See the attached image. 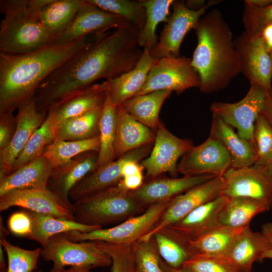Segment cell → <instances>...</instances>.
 I'll return each mask as SVG.
<instances>
[{
    "instance_id": "cell-41",
    "label": "cell",
    "mask_w": 272,
    "mask_h": 272,
    "mask_svg": "<svg viewBox=\"0 0 272 272\" xmlns=\"http://www.w3.org/2000/svg\"><path fill=\"white\" fill-rule=\"evenodd\" d=\"M0 245L7 256V272H34L37 269L42 248L25 249L12 244L4 238H0Z\"/></svg>"
},
{
    "instance_id": "cell-34",
    "label": "cell",
    "mask_w": 272,
    "mask_h": 272,
    "mask_svg": "<svg viewBox=\"0 0 272 272\" xmlns=\"http://www.w3.org/2000/svg\"><path fill=\"white\" fill-rule=\"evenodd\" d=\"M99 148V135L81 141L55 140L46 148L42 156L53 168H56L66 165L80 154L91 151L98 153Z\"/></svg>"
},
{
    "instance_id": "cell-7",
    "label": "cell",
    "mask_w": 272,
    "mask_h": 272,
    "mask_svg": "<svg viewBox=\"0 0 272 272\" xmlns=\"http://www.w3.org/2000/svg\"><path fill=\"white\" fill-rule=\"evenodd\" d=\"M41 257L53 263L52 268L66 266L92 269L111 265L110 256L92 241L75 242L63 233L51 237L42 248Z\"/></svg>"
},
{
    "instance_id": "cell-6",
    "label": "cell",
    "mask_w": 272,
    "mask_h": 272,
    "mask_svg": "<svg viewBox=\"0 0 272 272\" xmlns=\"http://www.w3.org/2000/svg\"><path fill=\"white\" fill-rule=\"evenodd\" d=\"M171 200L152 204L142 214L131 217L111 228H100L89 232L71 231L63 234L75 242L101 241L117 244L133 243L153 229Z\"/></svg>"
},
{
    "instance_id": "cell-3",
    "label": "cell",
    "mask_w": 272,
    "mask_h": 272,
    "mask_svg": "<svg viewBox=\"0 0 272 272\" xmlns=\"http://www.w3.org/2000/svg\"><path fill=\"white\" fill-rule=\"evenodd\" d=\"M197 44L191 64L200 79L199 90L212 93L227 87L241 73V61L231 29L221 12L203 15L195 29Z\"/></svg>"
},
{
    "instance_id": "cell-38",
    "label": "cell",
    "mask_w": 272,
    "mask_h": 272,
    "mask_svg": "<svg viewBox=\"0 0 272 272\" xmlns=\"http://www.w3.org/2000/svg\"><path fill=\"white\" fill-rule=\"evenodd\" d=\"M57 126L52 115L47 113L43 124L34 132L16 159L11 173L43 155L46 148L55 140Z\"/></svg>"
},
{
    "instance_id": "cell-18",
    "label": "cell",
    "mask_w": 272,
    "mask_h": 272,
    "mask_svg": "<svg viewBox=\"0 0 272 272\" xmlns=\"http://www.w3.org/2000/svg\"><path fill=\"white\" fill-rule=\"evenodd\" d=\"M46 116L37 108L35 97L18 108L14 134L9 144L0 151V180L11 173L16 159Z\"/></svg>"
},
{
    "instance_id": "cell-33",
    "label": "cell",
    "mask_w": 272,
    "mask_h": 272,
    "mask_svg": "<svg viewBox=\"0 0 272 272\" xmlns=\"http://www.w3.org/2000/svg\"><path fill=\"white\" fill-rule=\"evenodd\" d=\"M117 126V106L107 93L99 119L100 148L98 153V168L113 161L115 156V142Z\"/></svg>"
},
{
    "instance_id": "cell-56",
    "label": "cell",
    "mask_w": 272,
    "mask_h": 272,
    "mask_svg": "<svg viewBox=\"0 0 272 272\" xmlns=\"http://www.w3.org/2000/svg\"><path fill=\"white\" fill-rule=\"evenodd\" d=\"M186 7L192 10H197L204 7L203 1H187L184 3Z\"/></svg>"
},
{
    "instance_id": "cell-45",
    "label": "cell",
    "mask_w": 272,
    "mask_h": 272,
    "mask_svg": "<svg viewBox=\"0 0 272 272\" xmlns=\"http://www.w3.org/2000/svg\"><path fill=\"white\" fill-rule=\"evenodd\" d=\"M182 267L188 272H242L226 256L195 254Z\"/></svg>"
},
{
    "instance_id": "cell-50",
    "label": "cell",
    "mask_w": 272,
    "mask_h": 272,
    "mask_svg": "<svg viewBox=\"0 0 272 272\" xmlns=\"http://www.w3.org/2000/svg\"><path fill=\"white\" fill-rule=\"evenodd\" d=\"M143 167L139 164L136 161H128L123 166L121 170L122 177L135 175L143 173Z\"/></svg>"
},
{
    "instance_id": "cell-22",
    "label": "cell",
    "mask_w": 272,
    "mask_h": 272,
    "mask_svg": "<svg viewBox=\"0 0 272 272\" xmlns=\"http://www.w3.org/2000/svg\"><path fill=\"white\" fill-rule=\"evenodd\" d=\"M269 246L262 232L253 231L248 226L237 233L225 256L240 271L251 272L254 262L262 261V256Z\"/></svg>"
},
{
    "instance_id": "cell-15",
    "label": "cell",
    "mask_w": 272,
    "mask_h": 272,
    "mask_svg": "<svg viewBox=\"0 0 272 272\" xmlns=\"http://www.w3.org/2000/svg\"><path fill=\"white\" fill-rule=\"evenodd\" d=\"M231 164V158L224 146L209 136L182 157L178 164V171L187 176L210 175L223 177Z\"/></svg>"
},
{
    "instance_id": "cell-53",
    "label": "cell",
    "mask_w": 272,
    "mask_h": 272,
    "mask_svg": "<svg viewBox=\"0 0 272 272\" xmlns=\"http://www.w3.org/2000/svg\"><path fill=\"white\" fill-rule=\"evenodd\" d=\"M34 272H45L41 269H38ZM48 272H94L91 270V269L79 267L71 266L69 268H53Z\"/></svg>"
},
{
    "instance_id": "cell-44",
    "label": "cell",
    "mask_w": 272,
    "mask_h": 272,
    "mask_svg": "<svg viewBox=\"0 0 272 272\" xmlns=\"http://www.w3.org/2000/svg\"><path fill=\"white\" fill-rule=\"evenodd\" d=\"M243 22L246 33L252 36H262L264 29L272 25V2L257 7L245 1Z\"/></svg>"
},
{
    "instance_id": "cell-4",
    "label": "cell",
    "mask_w": 272,
    "mask_h": 272,
    "mask_svg": "<svg viewBox=\"0 0 272 272\" xmlns=\"http://www.w3.org/2000/svg\"><path fill=\"white\" fill-rule=\"evenodd\" d=\"M48 0H1L0 52H31L52 44L41 22L40 9Z\"/></svg>"
},
{
    "instance_id": "cell-39",
    "label": "cell",
    "mask_w": 272,
    "mask_h": 272,
    "mask_svg": "<svg viewBox=\"0 0 272 272\" xmlns=\"http://www.w3.org/2000/svg\"><path fill=\"white\" fill-rule=\"evenodd\" d=\"M153 237L160 256L171 267H182L192 256L188 242L166 229L156 233Z\"/></svg>"
},
{
    "instance_id": "cell-2",
    "label": "cell",
    "mask_w": 272,
    "mask_h": 272,
    "mask_svg": "<svg viewBox=\"0 0 272 272\" xmlns=\"http://www.w3.org/2000/svg\"><path fill=\"white\" fill-rule=\"evenodd\" d=\"M88 44L84 37L24 54L0 52V113L34 98L45 79Z\"/></svg>"
},
{
    "instance_id": "cell-14",
    "label": "cell",
    "mask_w": 272,
    "mask_h": 272,
    "mask_svg": "<svg viewBox=\"0 0 272 272\" xmlns=\"http://www.w3.org/2000/svg\"><path fill=\"white\" fill-rule=\"evenodd\" d=\"M223 177H215L172 199L155 226L141 239L153 235L181 220L193 210L222 195Z\"/></svg>"
},
{
    "instance_id": "cell-48",
    "label": "cell",
    "mask_w": 272,
    "mask_h": 272,
    "mask_svg": "<svg viewBox=\"0 0 272 272\" xmlns=\"http://www.w3.org/2000/svg\"><path fill=\"white\" fill-rule=\"evenodd\" d=\"M17 126L16 116L12 112L0 113V151L10 143Z\"/></svg>"
},
{
    "instance_id": "cell-28",
    "label": "cell",
    "mask_w": 272,
    "mask_h": 272,
    "mask_svg": "<svg viewBox=\"0 0 272 272\" xmlns=\"http://www.w3.org/2000/svg\"><path fill=\"white\" fill-rule=\"evenodd\" d=\"M151 128L141 123L120 105L117 106L115 155H121L147 146L155 140Z\"/></svg>"
},
{
    "instance_id": "cell-9",
    "label": "cell",
    "mask_w": 272,
    "mask_h": 272,
    "mask_svg": "<svg viewBox=\"0 0 272 272\" xmlns=\"http://www.w3.org/2000/svg\"><path fill=\"white\" fill-rule=\"evenodd\" d=\"M212 1L197 10L188 9L184 2L174 1L173 12L168 17L156 45L150 51L154 59L165 57H178L181 43L187 33L195 29L200 19L211 6Z\"/></svg>"
},
{
    "instance_id": "cell-17",
    "label": "cell",
    "mask_w": 272,
    "mask_h": 272,
    "mask_svg": "<svg viewBox=\"0 0 272 272\" xmlns=\"http://www.w3.org/2000/svg\"><path fill=\"white\" fill-rule=\"evenodd\" d=\"M193 147L191 141L177 137L160 124L157 129L152 151L142 161V165L150 177L165 172L175 175L178 173L179 159Z\"/></svg>"
},
{
    "instance_id": "cell-27",
    "label": "cell",
    "mask_w": 272,
    "mask_h": 272,
    "mask_svg": "<svg viewBox=\"0 0 272 272\" xmlns=\"http://www.w3.org/2000/svg\"><path fill=\"white\" fill-rule=\"evenodd\" d=\"M53 167L41 156L0 180V195L15 189L46 188Z\"/></svg>"
},
{
    "instance_id": "cell-25",
    "label": "cell",
    "mask_w": 272,
    "mask_h": 272,
    "mask_svg": "<svg viewBox=\"0 0 272 272\" xmlns=\"http://www.w3.org/2000/svg\"><path fill=\"white\" fill-rule=\"evenodd\" d=\"M98 168V155L86 152L74 158L68 164L53 168L47 188L71 202L69 193L72 188Z\"/></svg>"
},
{
    "instance_id": "cell-60",
    "label": "cell",
    "mask_w": 272,
    "mask_h": 272,
    "mask_svg": "<svg viewBox=\"0 0 272 272\" xmlns=\"http://www.w3.org/2000/svg\"><path fill=\"white\" fill-rule=\"evenodd\" d=\"M138 272H139V271L138 270Z\"/></svg>"
},
{
    "instance_id": "cell-1",
    "label": "cell",
    "mask_w": 272,
    "mask_h": 272,
    "mask_svg": "<svg viewBox=\"0 0 272 272\" xmlns=\"http://www.w3.org/2000/svg\"><path fill=\"white\" fill-rule=\"evenodd\" d=\"M139 32L128 25L111 33L96 34L94 42L42 83L35 96L38 110L46 113L52 105L97 81L117 78L134 68L143 51L138 44Z\"/></svg>"
},
{
    "instance_id": "cell-8",
    "label": "cell",
    "mask_w": 272,
    "mask_h": 272,
    "mask_svg": "<svg viewBox=\"0 0 272 272\" xmlns=\"http://www.w3.org/2000/svg\"><path fill=\"white\" fill-rule=\"evenodd\" d=\"M199 77L191 59L184 56L165 57L155 60L146 82L135 96L158 90L180 94L191 88H199Z\"/></svg>"
},
{
    "instance_id": "cell-11",
    "label": "cell",
    "mask_w": 272,
    "mask_h": 272,
    "mask_svg": "<svg viewBox=\"0 0 272 272\" xmlns=\"http://www.w3.org/2000/svg\"><path fill=\"white\" fill-rule=\"evenodd\" d=\"M223 177L222 195L228 198H250L272 208V177L263 167L254 165L238 168L231 167Z\"/></svg>"
},
{
    "instance_id": "cell-31",
    "label": "cell",
    "mask_w": 272,
    "mask_h": 272,
    "mask_svg": "<svg viewBox=\"0 0 272 272\" xmlns=\"http://www.w3.org/2000/svg\"><path fill=\"white\" fill-rule=\"evenodd\" d=\"M270 209L265 204L252 198H229L219 215L218 223L234 229L243 228L249 226L254 216Z\"/></svg>"
},
{
    "instance_id": "cell-16",
    "label": "cell",
    "mask_w": 272,
    "mask_h": 272,
    "mask_svg": "<svg viewBox=\"0 0 272 272\" xmlns=\"http://www.w3.org/2000/svg\"><path fill=\"white\" fill-rule=\"evenodd\" d=\"M128 25L130 24L122 17L100 9L89 0H82L72 22L52 44L70 43L91 33H104L109 29L116 30Z\"/></svg>"
},
{
    "instance_id": "cell-59",
    "label": "cell",
    "mask_w": 272,
    "mask_h": 272,
    "mask_svg": "<svg viewBox=\"0 0 272 272\" xmlns=\"http://www.w3.org/2000/svg\"><path fill=\"white\" fill-rule=\"evenodd\" d=\"M269 54L270 57L271 64H272V48L268 50Z\"/></svg>"
},
{
    "instance_id": "cell-10",
    "label": "cell",
    "mask_w": 272,
    "mask_h": 272,
    "mask_svg": "<svg viewBox=\"0 0 272 272\" xmlns=\"http://www.w3.org/2000/svg\"><path fill=\"white\" fill-rule=\"evenodd\" d=\"M268 94L257 86L250 85L248 92L239 101L233 103L213 102L210 110L213 114L236 128L240 137L254 143L255 123Z\"/></svg>"
},
{
    "instance_id": "cell-20",
    "label": "cell",
    "mask_w": 272,
    "mask_h": 272,
    "mask_svg": "<svg viewBox=\"0 0 272 272\" xmlns=\"http://www.w3.org/2000/svg\"><path fill=\"white\" fill-rule=\"evenodd\" d=\"M228 200V197L221 195L197 207L181 220L166 229L188 242L195 240L219 225V215Z\"/></svg>"
},
{
    "instance_id": "cell-21",
    "label": "cell",
    "mask_w": 272,
    "mask_h": 272,
    "mask_svg": "<svg viewBox=\"0 0 272 272\" xmlns=\"http://www.w3.org/2000/svg\"><path fill=\"white\" fill-rule=\"evenodd\" d=\"M214 177L215 176L213 175H204L158 179L143 185L132 192L141 203L152 205L171 200Z\"/></svg>"
},
{
    "instance_id": "cell-42",
    "label": "cell",
    "mask_w": 272,
    "mask_h": 272,
    "mask_svg": "<svg viewBox=\"0 0 272 272\" xmlns=\"http://www.w3.org/2000/svg\"><path fill=\"white\" fill-rule=\"evenodd\" d=\"M104 251L112 260L111 272H138L133 252V243L117 244L92 241Z\"/></svg>"
},
{
    "instance_id": "cell-55",
    "label": "cell",
    "mask_w": 272,
    "mask_h": 272,
    "mask_svg": "<svg viewBox=\"0 0 272 272\" xmlns=\"http://www.w3.org/2000/svg\"><path fill=\"white\" fill-rule=\"evenodd\" d=\"M160 266L162 272H188L183 267L180 268L171 267L162 259L160 261Z\"/></svg>"
},
{
    "instance_id": "cell-24",
    "label": "cell",
    "mask_w": 272,
    "mask_h": 272,
    "mask_svg": "<svg viewBox=\"0 0 272 272\" xmlns=\"http://www.w3.org/2000/svg\"><path fill=\"white\" fill-rule=\"evenodd\" d=\"M210 137L220 141L227 150L231 158L232 167L238 168L254 164L257 156L255 143L240 137L232 126L214 114Z\"/></svg>"
},
{
    "instance_id": "cell-29",
    "label": "cell",
    "mask_w": 272,
    "mask_h": 272,
    "mask_svg": "<svg viewBox=\"0 0 272 272\" xmlns=\"http://www.w3.org/2000/svg\"><path fill=\"white\" fill-rule=\"evenodd\" d=\"M26 211L32 220V234L29 239L38 243L42 248L51 237L59 234L71 231L89 232L102 228L98 226L84 225L76 221Z\"/></svg>"
},
{
    "instance_id": "cell-35",
    "label": "cell",
    "mask_w": 272,
    "mask_h": 272,
    "mask_svg": "<svg viewBox=\"0 0 272 272\" xmlns=\"http://www.w3.org/2000/svg\"><path fill=\"white\" fill-rule=\"evenodd\" d=\"M102 106L60 123L57 127L55 140L81 141L99 135Z\"/></svg>"
},
{
    "instance_id": "cell-54",
    "label": "cell",
    "mask_w": 272,
    "mask_h": 272,
    "mask_svg": "<svg viewBox=\"0 0 272 272\" xmlns=\"http://www.w3.org/2000/svg\"><path fill=\"white\" fill-rule=\"evenodd\" d=\"M262 36L265 41L268 51L272 48V25L266 27L263 30Z\"/></svg>"
},
{
    "instance_id": "cell-40",
    "label": "cell",
    "mask_w": 272,
    "mask_h": 272,
    "mask_svg": "<svg viewBox=\"0 0 272 272\" xmlns=\"http://www.w3.org/2000/svg\"><path fill=\"white\" fill-rule=\"evenodd\" d=\"M100 9L126 20L140 31L146 20V10L141 0H89Z\"/></svg>"
},
{
    "instance_id": "cell-51",
    "label": "cell",
    "mask_w": 272,
    "mask_h": 272,
    "mask_svg": "<svg viewBox=\"0 0 272 272\" xmlns=\"http://www.w3.org/2000/svg\"><path fill=\"white\" fill-rule=\"evenodd\" d=\"M269 242V247L262 256V261L265 259H272V223L268 222L262 226V231Z\"/></svg>"
},
{
    "instance_id": "cell-23",
    "label": "cell",
    "mask_w": 272,
    "mask_h": 272,
    "mask_svg": "<svg viewBox=\"0 0 272 272\" xmlns=\"http://www.w3.org/2000/svg\"><path fill=\"white\" fill-rule=\"evenodd\" d=\"M106 93L105 81L101 83H95L52 105L47 113L52 115L58 125L66 119L102 106Z\"/></svg>"
},
{
    "instance_id": "cell-12",
    "label": "cell",
    "mask_w": 272,
    "mask_h": 272,
    "mask_svg": "<svg viewBox=\"0 0 272 272\" xmlns=\"http://www.w3.org/2000/svg\"><path fill=\"white\" fill-rule=\"evenodd\" d=\"M234 44L240 58L241 73L250 85L272 93V64L262 36H252L244 31Z\"/></svg>"
},
{
    "instance_id": "cell-46",
    "label": "cell",
    "mask_w": 272,
    "mask_h": 272,
    "mask_svg": "<svg viewBox=\"0 0 272 272\" xmlns=\"http://www.w3.org/2000/svg\"><path fill=\"white\" fill-rule=\"evenodd\" d=\"M133 252L135 264L139 272H162L161 258L152 238L140 239L133 243Z\"/></svg>"
},
{
    "instance_id": "cell-36",
    "label": "cell",
    "mask_w": 272,
    "mask_h": 272,
    "mask_svg": "<svg viewBox=\"0 0 272 272\" xmlns=\"http://www.w3.org/2000/svg\"><path fill=\"white\" fill-rule=\"evenodd\" d=\"M242 228L218 225L199 238L188 242L192 254L225 256L234 237Z\"/></svg>"
},
{
    "instance_id": "cell-30",
    "label": "cell",
    "mask_w": 272,
    "mask_h": 272,
    "mask_svg": "<svg viewBox=\"0 0 272 272\" xmlns=\"http://www.w3.org/2000/svg\"><path fill=\"white\" fill-rule=\"evenodd\" d=\"M171 92L158 90L135 96L121 105L135 119L151 129H157L160 125L159 116L161 107Z\"/></svg>"
},
{
    "instance_id": "cell-47",
    "label": "cell",
    "mask_w": 272,
    "mask_h": 272,
    "mask_svg": "<svg viewBox=\"0 0 272 272\" xmlns=\"http://www.w3.org/2000/svg\"><path fill=\"white\" fill-rule=\"evenodd\" d=\"M7 224L10 232L17 236L29 239L32 234V220L27 211L12 213Z\"/></svg>"
},
{
    "instance_id": "cell-57",
    "label": "cell",
    "mask_w": 272,
    "mask_h": 272,
    "mask_svg": "<svg viewBox=\"0 0 272 272\" xmlns=\"http://www.w3.org/2000/svg\"><path fill=\"white\" fill-rule=\"evenodd\" d=\"M0 269L1 272H7V268L6 267V263L5 260L4 254V249L2 245H0Z\"/></svg>"
},
{
    "instance_id": "cell-19",
    "label": "cell",
    "mask_w": 272,
    "mask_h": 272,
    "mask_svg": "<svg viewBox=\"0 0 272 272\" xmlns=\"http://www.w3.org/2000/svg\"><path fill=\"white\" fill-rule=\"evenodd\" d=\"M147 146L131 151L121 156L116 161L100 168L88 175L71 190L69 198L74 202L85 196L112 186L122 179L121 170L128 161L139 162L147 153Z\"/></svg>"
},
{
    "instance_id": "cell-5",
    "label": "cell",
    "mask_w": 272,
    "mask_h": 272,
    "mask_svg": "<svg viewBox=\"0 0 272 272\" xmlns=\"http://www.w3.org/2000/svg\"><path fill=\"white\" fill-rule=\"evenodd\" d=\"M141 204L118 182L74 201L73 211L77 222L102 227L134 216Z\"/></svg>"
},
{
    "instance_id": "cell-32",
    "label": "cell",
    "mask_w": 272,
    "mask_h": 272,
    "mask_svg": "<svg viewBox=\"0 0 272 272\" xmlns=\"http://www.w3.org/2000/svg\"><path fill=\"white\" fill-rule=\"evenodd\" d=\"M82 0H48L40 9L39 17L52 42L69 26Z\"/></svg>"
},
{
    "instance_id": "cell-13",
    "label": "cell",
    "mask_w": 272,
    "mask_h": 272,
    "mask_svg": "<svg viewBox=\"0 0 272 272\" xmlns=\"http://www.w3.org/2000/svg\"><path fill=\"white\" fill-rule=\"evenodd\" d=\"M19 207L33 212L75 221L73 203L48 188L19 189L0 195V211Z\"/></svg>"
},
{
    "instance_id": "cell-26",
    "label": "cell",
    "mask_w": 272,
    "mask_h": 272,
    "mask_svg": "<svg viewBox=\"0 0 272 272\" xmlns=\"http://www.w3.org/2000/svg\"><path fill=\"white\" fill-rule=\"evenodd\" d=\"M155 61L150 51L143 49L134 68L117 78L106 80L107 93L115 105H122L138 94L146 82Z\"/></svg>"
},
{
    "instance_id": "cell-52",
    "label": "cell",
    "mask_w": 272,
    "mask_h": 272,
    "mask_svg": "<svg viewBox=\"0 0 272 272\" xmlns=\"http://www.w3.org/2000/svg\"><path fill=\"white\" fill-rule=\"evenodd\" d=\"M260 114L272 126V93L267 95Z\"/></svg>"
},
{
    "instance_id": "cell-49",
    "label": "cell",
    "mask_w": 272,
    "mask_h": 272,
    "mask_svg": "<svg viewBox=\"0 0 272 272\" xmlns=\"http://www.w3.org/2000/svg\"><path fill=\"white\" fill-rule=\"evenodd\" d=\"M143 173H140L123 177L119 182L126 189L135 191L143 185Z\"/></svg>"
},
{
    "instance_id": "cell-43",
    "label": "cell",
    "mask_w": 272,
    "mask_h": 272,
    "mask_svg": "<svg viewBox=\"0 0 272 272\" xmlns=\"http://www.w3.org/2000/svg\"><path fill=\"white\" fill-rule=\"evenodd\" d=\"M257 156L254 165L265 167L272 162V126L260 114L254 128Z\"/></svg>"
},
{
    "instance_id": "cell-58",
    "label": "cell",
    "mask_w": 272,
    "mask_h": 272,
    "mask_svg": "<svg viewBox=\"0 0 272 272\" xmlns=\"http://www.w3.org/2000/svg\"><path fill=\"white\" fill-rule=\"evenodd\" d=\"M266 172L272 177V162L267 166L263 167Z\"/></svg>"
},
{
    "instance_id": "cell-37",
    "label": "cell",
    "mask_w": 272,
    "mask_h": 272,
    "mask_svg": "<svg viewBox=\"0 0 272 272\" xmlns=\"http://www.w3.org/2000/svg\"><path fill=\"white\" fill-rule=\"evenodd\" d=\"M146 10V20L138 36V44L143 49L149 51L156 45L158 37L156 33L158 25L166 22L169 8L173 0H141Z\"/></svg>"
}]
</instances>
